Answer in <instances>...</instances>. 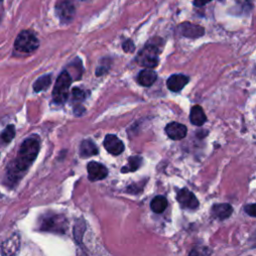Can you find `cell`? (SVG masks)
<instances>
[{"instance_id":"2e32d148","label":"cell","mask_w":256,"mask_h":256,"mask_svg":"<svg viewBox=\"0 0 256 256\" xmlns=\"http://www.w3.org/2000/svg\"><path fill=\"white\" fill-rule=\"evenodd\" d=\"M157 79V74L152 69H143L139 72L137 80L139 84L145 87L151 86Z\"/></svg>"},{"instance_id":"603a6c76","label":"cell","mask_w":256,"mask_h":256,"mask_svg":"<svg viewBox=\"0 0 256 256\" xmlns=\"http://www.w3.org/2000/svg\"><path fill=\"white\" fill-rule=\"evenodd\" d=\"M71 98L73 101L78 102V101H82L85 98V93L83 90L79 89V88H73L72 89V96Z\"/></svg>"},{"instance_id":"9c48e42d","label":"cell","mask_w":256,"mask_h":256,"mask_svg":"<svg viewBox=\"0 0 256 256\" xmlns=\"http://www.w3.org/2000/svg\"><path fill=\"white\" fill-rule=\"evenodd\" d=\"M87 172H88V177L91 181L102 180L108 174V170L104 165L95 161H91L88 163Z\"/></svg>"},{"instance_id":"3957f363","label":"cell","mask_w":256,"mask_h":256,"mask_svg":"<svg viewBox=\"0 0 256 256\" xmlns=\"http://www.w3.org/2000/svg\"><path fill=\"white\" fill-rule=\"evenodd\" d=\"M67 221L65 217L57 214L44 215L40 222V229L54 233H65Z\"/></svg>"},{"instance_id":"7a4b0ae2","label":"cell","mask_w":256,"mask_h":256,"mask_svg":"<svg viewBox=\"0 0 256 256\" xmlns=\"http://www.w3.org/2000/svg\"><path fill=\"white\" fill-rule=\"evenodd\" d=\"M70 85H71L70 74L68 73V71H63L58 76L52 91V97L54 102H56L57 104H63L66 102L68 98Z\"/></svg>"},{"instance_id":"8fae6325","label":"cell","mask_w":256,"mask_h":256,"mask_svg":"<svg viewBox=\"0 0 256 256\" xmlns=\"http://www.w3.org/2000/svg\"><path fill=\"white\" fill-rule=\"evenodd\" d=\"M165 132L169 138L173 140H181L187 134V128L178 122H171L166 125Z\"/></svg>"},{"instance_id":"7c38bea8","label":"cell","mask_w":256,"mask_h":256,"mask_svg":"<svg viewBox=\"0 0 256 256\" xmlns=\"http://www.w3.org/2000/svg\"><path fill=\"white\" fill-rule=\"evenodd\" d=\"M20 247V240L17 234L10 236L1 244V253L3 256H14Z\"/></svg>"},{"instance_id":"4fadbf2b","label":"cell","mask_w":256,"mask_h":256,"mask_svg":"<svg viewBox=\"0 0 256 256\" xmlns=\"http://www.w3.org/2000/svg\"><path fill=\"white\" fill-rule=\"evenodd\" d=\"M189 78L183 74H173L167 79V87L173 92H178L188 83Z\"/></svg>"},{"instance_id":"ffe728a7","label":"cell","mask_w":256,"mask_h":256,"mask_svg":"<svg viewBox=\"0 0 256 256\" xmlns=\"http://www.w3.org/2000/svg\"><path fill=\"white\" fill-rule=\"evenodd\" d=\"M51 83V76L50 75H43L39 77L33 84V89L35 92H40L42 90H45L49 87Z\"/></svg>"},{"instance_id":"30bf717a","label":"cell","mask_w":256,"mask_h":256,"mask_svg":"<svg viewBox=\"0 0 256 256\" xmlns=\"http://www.w3.org/2000/svg\"><path fill=\"white\" fill-rule=\"evenodd\" d=\"M103 145L105 149L112 155H119L124 151L123 142L113 134L106 135L103 141Z\"/></svg>"},{"instance_id":"277c9868","label":"cell","mask_w":256,"mask_h":256,"mask_svg":"<svg viewBox=\"0 0 256 256\" xmlns=\"http://www.w3.org/2000/svg\"><path fill=\"white\" fill-rule=\"evenodd\" d=\"M14 46L15 49L19 52L31 53L38 48L39 41L31 31L24 30L18 34Z\"/></svg>"},{"instance_id":"5b68a950","label":"cell","mask_w":256,"mask_h":256,"mask_svg":"<svg viewBox=\"0 0 256 256\" xmlns=\"http://www.w3.org/2000/svg\"><path fill=\"white\" fill-rule=\"evenodd\" d=\"M137 62L146 68H154L159 63V49L155 44H147L137 55Z\"/></svg>"},{"instance_id":"f1b7e54d","label":"cell","mask_w":256,"mask_h":256,"mask_svg":"<svg viewBox=\"0 0 256 256\" xmlns=\"http://www.w3.org/2000/svg\"><path fill=\"white\" fill-rule=\"evenodd\" d=\"M82 256H83V255H82Z\"/></svg>"},{"instance_id":"ac0fdd59","label":"cell","mask_w":256,"mask_h":256,"mask_svg":"<svg viewBox=\"0 0 256 256\" xmlns=\"http://www.w3.org/2000/svg\"><path fill=\"white\" fill-rule=\"evenodd\" d=\"M167 204H168L167 200L164 196L158 195L152 199L150 203V207L154 213L159 214V213H162L167 208Z\"/></svg>"},{"instance_id":"8992f818","label":"cell","mask_w":256,"mask_h":256,"mask_svg":"<svg viewBox=\"0 0 256 256\" xmlns=\"http://www.w3.org/2000/svg\"><path fill=\"white\" fill-rule=\"evenodd\" d=\"M56 14L62 23H70L75 16V6L70 0H62L58 2L56 7Z\"/></svg>"},{"instance_id":"ba28073f","label":"cell","mask_w":256,"mask_h":256,"mask_svg":"<svg viewBox=\"0 0 256 256\" xmlns=\"http://www.w3.org/2000/svg\"><path fill=\"white\" fill-rule=\"evenodd\" d=\"M177 200L183 208L195 209L199 206L196 196L187 188H182L177 193Z\"/></svg>"},{"instance_id":"83f0119b","label":"cell","mask_w":256,"mask_h":256,"mask_svg":"<svg viewBox=\"0 0 256 256\" xmlns=\"http://www.w3.org/2000/svg\"><path fill=\"white\" fill-rule=\"evenodd\" d=\"M83 1H87V0H83Z\"/></svg>"},{"instance_id":"5bb4252c","label":"cell","mask_w":256,"mask_h":256,"mask_svg":"<svg viewBox=\"0 0 256 256\" xmlns=\"http://www.w3.org/2000/svg\"><path fill=\"white\" fill-rule=\"evenodd\" d=\"M233 209H232V206L228 203H219V204H214L212 206V209H211V213L212 215L217 218V219H220V220H224L228 218L231 213H232Z\"/></svg>"},{"instance_id":"4316f807","label":"cell","mask_w":256,"mask_h":256,"mask_svg":"<svg viewBox=\"0 0 256 256\" xmlns=\"http://www.w3.org/2000/svg\"><path fill=\"white\" fill-rule=\"evenodd\" d=\"M4 15V6H3V0H0V23Z\"/></svg>"},{"instance_id":"cb8c5ba5","label":"cell","mask_w":256,"mask_h":256,"mask_svg":"<svg viewBox=\"0 0 256 256\" xmlns=\"http://www.w3.org/2000/svg\"><path fill=\"white\" fill-rule=\"evenodd\" d=\"M122 47H123V50H124L125 52H127V53H128V52L132 53V52L135 50V46H134V44H133V42H132L131 40H126V41H124Z\"/></svg>"},{"instance_id":"d4e9b609","label":"cell","mask_w":256,"mask_h":256,"mask_svg":"<svg viewBox=\"0 0 256 256\" xmlns=\"http://www.w3.org/2000/svg\"><path fill=\"white\" fill-rule=\"evenodd\" d=\"M255 204L252 203V204H249L247 206H245V212L247 214H249L251 217H254L255 216Z\"/></svg>"},{"instance_id":"44dd1931","label":"cell","mask_w":256,"mask_h":256,"mask_svg":"<svg viewBox=\"0 0 256 256\" xmlns=\"http://www.w3.org/2000/svg\"><path fill=\"white\" fill-rule=\"evenodd\" d=\"M15 136V127L13 125H8L1 134V140L5 143H9Z\"/></svg>"},{"instance_id":"6da1fadb","label":"cell","mask_w":256,"mask_h":256,"mask_svg":"<svg viewBox=\"0 0 256 256\" xmlns=\"http://www.w3.org/2000/svg\"><path fill=\"white\" fill-rule=\"evenodd\" d=\"M39 148V141L36 138L31 137L23 141L17 157L11 163L7 172V180L10 184L17 183L26 170L34 162L38 155Z\"/></svg>"},{"instance_id":"52a82bcc","label":"cell","mask_w":256,"mask_h":256,"mask_svg":"<svg viewBox=\"0 0 256 256\" xmlns=\"http://www.w3.org/2000/svg\"><path fill=\"white\" fill-rule=\"evenodd\" d=\"M177 31L181 36L187 38H198L204 34V28L202 26L189 22H184L180 24L177 28Z\"/></svg>"},{"instance_id":"9a60e30c","label":"cell","mask_w":256,"mask_h":256,"mask_svg":"<svg viewBox=\"0 0 256 256\" xmlns=\"http://www.w3.org/2000/svg\"><path fill=\"white\" fill-rule=\"evenodd\" d=\"M206 120H207L206 115L201 106L195 105L191 108L190 121L192 124H194L196 126H201L206 122Z\"/></svg>"},{"instance_id":"d6986e66","label":"cell","mask_w":256,"mask_h":256,"mask_svg":"<svg viewBox=\"0 0 256 256\" xmlns=\"http://www.w3.org/2000/svg\"><path fill=\"white\" fill-rule=\"evenodd\" d=\"M142 165V158L140 156H132L128 159L127 166L122 168V172H132L137 170Z\"/></svg>"},{"instance_id":"484cf974","label":"cell","mask_w":256,"mask_h":256,"mask_svg":"<svg viewBox=\"0 0 256 256\" xmlns=\"http://www.w3.org/2000/svg\"><path fill=\"white\" fill-rule=\"evenodd\" d=\"M212 0H194L193 1V4L196 6V7H202L204 6L205 4L211 2Z\"/></svg>"},{"instance_id":"e0dca14e","label":"cell","mask_w":256,"mask_h":256,"mask_svg":"<svg viewBox=\"0 0 256 256\" xmlns=\"http://www.w3.org/2000/svg\"><path fill=\"white\" fill-rule=\"evenodd\" d=\"M98 154V148L95 143L90 139H85L80 144V155L81 157H90Z\"/></svg>"},{"instance_id":"7402d4cb","label":"cell","mask_w":256,"mask_h":256,"mask_svg":"<svg viewBox=\"0 0 256 256\" xmlns=\"http://www.w3.org/2000/svg\"><path fill=\"white\" fill-rule=\"evenodd\" d=\"M211 250L206 246L194 247L189 253V256H210Z\"/></svg>"}]
</instances>
